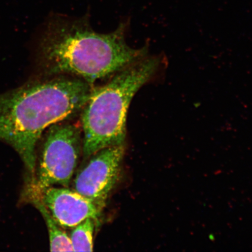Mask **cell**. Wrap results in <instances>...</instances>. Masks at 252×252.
I'll return each mask as SVG.
<instances>
[{"instance_id":"obj_1","label":"cell","mask_w":252,"mask_h":252,"mask_svg":"<svg viewBox=\"0 0 252 252\" xmlns=\"http://www.w3.org/2000/svg\"><path fill=\"white\" fill-rule=\"evenodd\" d=\"M93 86L81 79L58 75L0 94V141L17 151L28 172H36V147L50 126L81 112Z\"/></svg>"},{"instance_id":"obj_2","label":"cell","mask_w":252,"mask_h":252,"mask_svg":"<svg viewBox=\"0 0 252 252\" xmlns=\"http://www.w3.org/2000/svg\"><path fill=\"white\" fill-rule=\"evenodd\" d=\"M126 24L115 31L100 33L88 18L56 15L49 23L41 44L44 70L49 76L69 75L93 86L149 55V47H130L126 42Z\"/></svg>"},{"instance_id":"obj_3","label":"cell","mask_w":252,"mask_h":252,"mask_svg":"<svg viewBox=\"0 0 252 252\" xmlns=\"http://www.w3.org/2000/svg\"><path fill=\"white\" fill-rule=\"evenodd\" d=\"M168 65L165 55H148L116 72L108 83L93 88L81 112L86 158L105 148L125 144L132 99L142 87L165 72Z\"/></svg>"},{"instance_id":"obj_4","label":"cell","mask_w":252,"mask_h":252,"mask_svg":"<svg viewBox=\"0 0 252 252\" xmlns=\"http://www.w3.org/2000/svg\"><path fill=\"white\" fill-rule=\"evenodd\" d=\"M83 152L81 129L70 124L50 126L44 141L39 168L26 187L40 192L47 188H68Z\"/></svg>"},{"instance_id":"obj_5","label":"cell","mask_w":252,"mask_h":252,"mask_svg":"<svg viewBox=\"0 0 252 252\" xmlns=\"http://www.w3.org/2000/svg\"><path fill=\"white\" fill-rule=\"evenodd\" d=\"M125 145L107 147L94 154L74 180V190L101 209L121 176Z\"/></svg>"},{"instance_id":"obj_6","label":"cell","mask_w":252,"mask_h":252,"mask_svg":"<svg viewBox=\"0 0 252 252\" xmlns=\"http://www.w3.org/2000/svg\"><path fill=\"white\" fill-rule=\"evenodd\" d=\"M35 191L57 223L73 228L87 219L97 220L102 209L92 200L68 188L52 187Z\"/></svg>"},{"instance_id":"obj_7","label":"cell","mask_w":252,"mask_h":252,"mask_svg":"<svg viewBox=\"0 0 252 252\" xmlns=\"http://www.w3.org/2000/svg\"><path fill=\"white\" fill-rule=\"evenodd\" d=\"M23 199L29 201L37 208L45 220L48 230L50 251L51 252H74L70 236L61 229L49 210L41 200L39 195L31 189H25Z\"/></svg>"},{"instance_id":"obj_8","label":"cell","mask_w":252,"mask_h":252,"mask_svg":"<svg viewBox=\"0 0 252 252\" xmlns=\"http://www.w3.org/2000/svg\"><path fill=\"white\" fill-rule=\"evenodd\" d=\"M94 220L87 219L72 230L70 238L74 252L93 251Z\"/></svg>"}]
</instances>
